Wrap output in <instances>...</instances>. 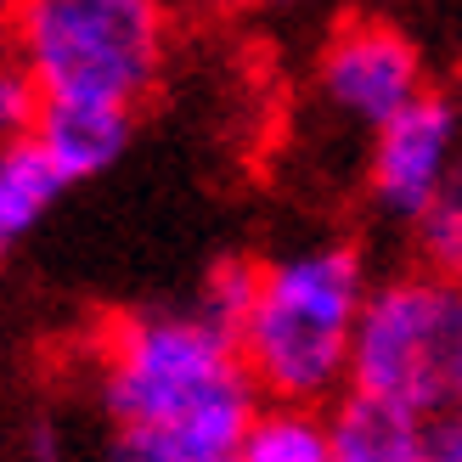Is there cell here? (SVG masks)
Returning a JSON list of instances; mask_svg holds the SVG:
<instances>
[{
  "label": "cell",
  "instance_id": "5b68a950",
  "mask_svg": "<svg viewBox=\"0 0 462 462\" xmlns=\"http://www.w3.org/2000/svg\"><path fill=\"white\" fill-rule=\"evenodd\" d=\"M316 97L333 119L366 130V142H373L389 119H401L411 102L429 97L423 45L401 23H383V17L344 23L316 57Z\"/></svg>",
  "mask_w": 462,
  "mask_h": 462
},
{
  "label": "cell",
  "instance_id": "6da1fadb",
  "mask_svg": "<svg viewBox=\"0 0 462 462\" xmlns=\"http://www.w3.org/2000/svg\"><path fill=\"white\" fill-rule=\"evenodd\" d=\"M366 299H373V276L356 243L328 237L271 260L254 316L237 333L254 389H265L282 406H316L338 383H350Z\"/></svg>",
  "mask_w": 462,
  "mask_h": 462
},
{
  "label": "cell",
  "instance_id": "ba28073f",
  "mask_svg": "<svg viewBox=\"0 0 462 462\" xmlns=\"http://www.w3.org/2000/svg\"><path fill=\"white\" fill-rule=\"evenodd\" d=\"M328 423H333V462H423L429 429H434L401 406H383L366 395H344Z\"/></svg>",
  "mask_w": 462,
  "mask_h": 462
},
{
  "label": "cell",
  "instance_id": "3957f363",
  "mask_svg": "<svg viewBox=\"0 0 462 462\" xmlns=\"http://www.w3.org/2000/svg\"><path fill=\"white\" fill-rule=\"evenodd\" d=\"M17 62L45 102L130 113L164 68V12L147 0H34L17 12Z\"/></svg>",
  "mask_w": 462,
  "mask_h": 462
},
{
  "label": "cell",
  "instance_id": "52a82bcc",
  "mask_svg": "<svg viewBox=\"0 0 462 462\" xmlns=\"http://www.w3.org/2000/svg\"><path fill=\"white\" fill-rule=\"evenodd\" d=\"M34 142L62 180H90V175L113 170L119 152L130 147V113L125 107H90V102H45Z\"/></svg>",
  "mask_w": 462,
  "mask_h": 462
},
{
  "label": "cell",
  "instance_id": "30bf717a",
  "mask_svg": "<svg viewBox=\"0 0 462 462\" xmlns=\"http://www.w3.org/2000/svg\"><path fill=\"white\" fill-rule=\"evenodd\" d=\"M68 180L51 170V158L40 152V142H12L0 147V260L40 226V215L57 203Z\"/></svg>",
  "mask_w": 462,
  "mask_h": 462
},
{
  "label": "cell",
  "instance_id": "8992f818",
  "mask_svg": "<svg viewBox=\"0 0 462 462\" xmlns=\"http://www.w3.org/2000/svg\"><path fill=\"white\" fill-rule=\"evenodd\" d=\"M457 164H462V113L451 97L429 90L423 102H411L401 119H389L366 142V198L383 220L418 231L423 215L440 203Z\"/></svg>",
  "mask_w": 462,
  "mask_h": 462
},
{
  "label": "cell",
  "instance_id": "2e32d148",
  "mask_svg": "<svg viewBox=\"0 0 462 462\" xmlns=\"http://www.w3.org/2000/svg\"><path fill=\"white\" fill-rule=\"evenodd\" d=\"M440 429H446V434H451V440L462 446V389H457V401L446 406V423H440Z\"/></svg>",
  "mask_w": 462,
  "mask_h": 462
},
{
  "label": "cell",
  "instance_id": "7c38bea8",
  "mask_svg": "<svg viewBox=\"0 0 462 462\" xmlns=\"http://www.w3.org/2000/svg\"><path fill=\"white\" fill-rule=\"evenodd\" d=\"M260 276H265V265H254V260H220L209 276H203L198 316H203V321H215L220 333L237 338V333H243V321L254 316V299H260Z\"/></svg>",
  "mask_w": 462,
  "mask_h": 462
},
{
  "label": "cell",
  "instance_id": "e0dca14e",
  "mask_svg": "<svg viewBox=\"0 0 462 462\" xmlns=\"http://www.w3.org/2000/svg\"><path fill=\"white\" fill-rule=\"evenodd\" d=\"M451 102H457V113H462V62H457V85H451Z\"/></svg>",
  "mask_w": 462,
  "mask_h": 462
},
{
  "label": "cell",
  "instance_id": "9c48e42d",
  "mask_svg": "<svg viewBox=\"0 0 462 462\" xmlns=\"http://www.w3.org/2000/svg\"><path fill=\"white\" fill-rule=\"evenodd\" d=\"M254 418L175 423V429H113L107 462H237V446Z\"/></svg>",
  "mask_w": 462,
  "mask_h": 462
},
{
  "label": "cell",
  "instance_id": "4fadbf2b",
  "mask_svg": "<svg viewBox=\"0 0 462 462\" xmlns=\"http://www.w3.org/2000/svg\"><path fill=\"white\" fill-rule=\"evenodd\" d=\"M418 243H423V260H429V271L462 288V164H457V175L446 180L440 203H434V209L423 215V226H418Z\"/></svg>",
  "mask_w": 462,
  "mask_h": 462
},
{
  "label": "cell",
  "instance_id": "277c9868",
  "mask_svg": "<svg viewBox=\"0 0 462 462\" xmlns=\"http://www.w3.org/2000/svg\"><path fill=\"white\" fill-rule=\"evenodd\" d=\"M462 389V288L423 271H395L373 282L361 310L350 395L401 406L411 418L446 411Z\"/></svg>",
  "mask_w": 462,
  "mask_h": 462
},
{
  "label": "cell",
  "instance_id": "5bb4252c",
  "mask_svg": "<svg viewBox=\"0 0 462 462\" xmlns=\"http://www.w3.org/2000/svg\"><path fill=\"white\" fill-rule=\"evenodd\" d=\"M40 113H45V97H40V85L29 79V68H23V62H0V147L29 142L34 125H40Z\"/></svg>",
  "mask_w": 462,
  "mask_h": 462
},
{
  "label": "cell",
  "instance_id": "8fae6325",
  "mask_svg": "<svg viewBox=\"0 0 462 462\" xmlns=\"http://www.w3.org/2000/svg\"><path fill=\"white\" fill-rule=\"evenodd\" d=\"M237 462H333V423L316 406L271 401L254 411L237 446Z\"/></svg>",
  "mask_w": 462,
  "mask_h": 462
},
{
  "label": "cell",
  "instance_id": "9a60e30c",
  "mask_svg": "<svg viewBox=\"0 0 462 462\" xmlns=\"http://www.w3.org/2000/svg\"><path fill=\"white\" fill-rule=\"evenodd\" d=\"M423 462H462V446L451 440V434H446L440 423L429 429V446H423Z\"/></svg>",
  "mask_w": 462,
  "mask_h": 462
},
{
  "label": "cell",
  "instance_id": "7a4b0ae2",
  "mask_svg": "<svg viewBox=\"0 0 462 462\" xmlns=\"http://www.w3.org/2000/svg\"><path fill=\"white\" fill-rule=\"evenodd\" d=\"M254 378L237 338L198 310L119 316L102 338V406L119 429L254 418Z\"/></svg>",
  "mask_w": 462,
  "mask_h": 462
}]
</instances>
